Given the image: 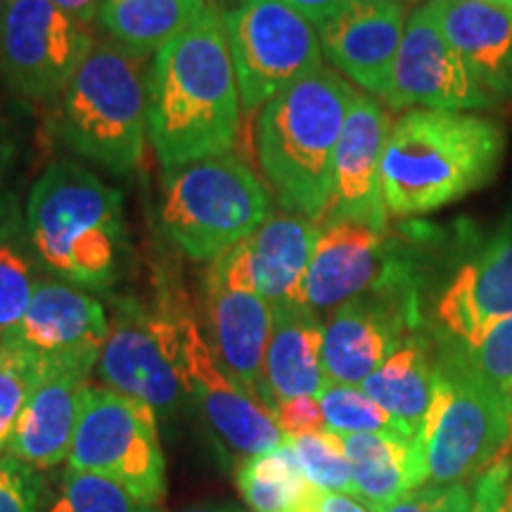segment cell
<instances>
[{
	"instance_id": "1",
	"label": "cell",
	"mask_w": 512,
	"mask_h": 512,
	"mask_svg": "<svg viewBox=\"0 0 512 512\" xmlns=\"http://www.w3.org/2000/svg\"><path fill=\"white\" fill-rule=\"evenodd\" d=\"M226 17L204 10L159 50L147 79V136L166 169L226 155L240 126Z\"/></svg>"
},
{
	"instance_id": "2",
	"label": "cell",
	"mask_w": 512,
	"mask_h": 512,
	"mask_svg": "<svg viewBox=\"0 0 512 512\" xmlns=\"http://www.w3.org/2000/svg\"><path fill=\"white\" fill-rule=\"evenodd\" d=\"M505 128L467 112L411 110L389 131L382 197L389 216H422L494 181L505 159Z\"/></svg>"
},
{
	"instance_id": "3",
	"label": "cell",
	"mask_w": 512,
	"mask_h": 512,
	"mask_svg": "<svg viewBox=\"0 0 512 512\" xmlns=\"http://www.w3.org/2000/svg\"><path fill=\"white\" fill-rule=\"evenodd\" d=\"M356 91L320 67L261 107L256 150L261 171L287 214L318 226L332 192V164Z\"/></svg>"
},
{
	"instance_id": "4",
	"label": "cell",
	"mask_w": 512,
	"mask_h": 512,
	"mask_svg": "<svg viewBox=\"0 0 512 512\" xmlns=\"http://www.w3.org/2000/svg\"><path fill=\"white\" fill-rule=\"evenodd\" d=\"M31 245L50 271L86 290H107L124 259L121 192L76 162H57L27 202Z\"/></svg>"
},
{
	"instance_id": "5",
	"label": "cell",
	"mask_w": 512,
	"mask_h": 512,
	"mask_svg": "<svg viewBox=\"0 0 512 512\" xmlns=\"http://www.w3.org/2000/svg\"><path fill=\"white\" fill-rule=\"evenodd\" d=\"M143 67L145 57L119 43H93L57 107V128L69 150L114 174L136 169L147 136Z\"/></svg>"
},
{
	"instance_id": "6",
	"label": "cell",
	"mask_w": 512,
	"mask_h": 512,
	"mask_svg": "<svg viewBox=\"0 0 512 512\" xmlns=\"http://www.w3.org/2000/svg\"><path fill=\"white\" fill-rule=\"evenodd\" d=\"M268 216L266 188L230 152L171 166L162 178L159 221L192 259H216L247 240Z\"/></svg>"
},
{
	"instance_id": "7",
	"label": "cell",
	"mask_w": 512,
	"mask_h": 512,
	"mask_svg": "<svg viewBox=\"0 0 512 512\" xmlns=\"http://www.w3.org/2000/svg\"><path fill=\"white\" fill-rule=\"evenodd\" d=\"M512 430V396L475 375L460 349L437 363L434 392L415 437L434 486L484 475Z\"/></svg>"
},
{
	"instance_id": "8",
	"label": "cell",
	"mask_w": 512,
	"mask_h": 512,
	"mask_svg": "<svg viewBox=\"0 0 512 512\" xmlns=\"http://www.w3.org/2000/svg\"><path fill=\"white\" fill-rule=\"evenodd\" d=\"M67 458L74 470L110 479L147 505L159 508L164 501L166 460L157 413L133 396L88 384Z\"/></svg>"
},
{
	"instance_id": "9",
	"label": "cell",
	"mask_w": 512,
	"mask_h": 512,
	"mask_svg": "<svg viewBox=\"0 0 512 512\" xmlns=\"http://www.w3.org/2000/svg\"><path fill=\"white\" fill-rule=\"evenodd\" d=\"M223 17L242 110L264 107L323 67L318 29L283 0H238Z\"/></svg>"
},
{
	"instance_id": "10",
	"label": "cell",
	"mask_w": 512,
	"mask_h": 512,
	"mask_svg": "<svg viewBox=\"0 0 512 512\" xmlns=\"http://www.w3.org/2000/svg\"><path fill=\"white\" fill-rule=\"evenodd\" d=\"M98 366L100 377L114 392L147 403L157 415L174 418L188 396L174 294L166 292L157 309H145L133 299L119 302Z\"/></svg>"
},
{
	"instance_id": "11",
	"label": "cell",
	"mask_w": 512,
	"mask_h": 512,
	"mask_svg": "<svg viewBox=\"0 0 512 512\" xmlns=\"http://www.w3.org/2000/svg\"><path fill=\"white\" fill-rule=\"evenodd\" d=\"M204 294H207L211 349L230 380L261 403L273 306L254 285L247 240L211 261L204 278Z\"/></svg>"
},
{
	"instance_id": "12",
	"label": "cell",
	"mask_w": 512,
	"mask_h": 512,
	"mask_svg": "<svg viewBox=\"0 0 512 512\" xmlns=\"http://www.w3.org/2000/svg\"><path fill=\"white\" fill-rule=\"evenodd\" d=\"M415 297L411 275L399 261H389L387 271L373 290L335 309L323 328V368L330 382L358 387L401 347L413 328Z\"/></svg>"
},
{
	"instance_id": "13",
	"label": "cell",
	"mask_w": 512,
	"mask_h": 512,
	"mask_svg": "<svg viewBox=\"0 0 512 512\" xmlns=\"http://www.w3.org/2000/svg\"><path fill=\"white\" fill-rule=\"evenodd\" d=\"M93 36L50 0H8L0 22V76L27 100L60 98Z\"/></svg>"
},
{
	"instance_id": "14",
	"label": "cell",
	"mask_w": 512,
	"mask_h": 512,
	"mask_svg": "<svg viewBox=\"0 0 512 512\" xmlns=\"http://www.w3.org/2000/svg\"><path fill=\"white\" fill-rule=\"evenodd\" d=\"M174 309L181 335L185 392L195 401L209 430L238 456L252 458L278 448L285 437L275 425L271 411L230 380L211 344L202 337L200 325L181 294H174Z\"/></svg>"
},
{
	"instance_id": "15",
	"label": "cell",
	"mask_w": 512,
	"mask_h": 512,
	"mask_svg": "<svg viewBox=\"0 0 512 512\" xmlns=\"http://www.w3.org/2000/svg\"><path fill=\"white\" fill-rule=\"evenodd\" d=\"M392 110L422 107V110L470 112L491 110L498 102L465 67L434 17L430 3L420 5L408 17L401 48L394 62L392 86L382 98Z\"/></svg>"
},
{
	"instance_id": "16",
	"label": "cell",
	"mask_w": 512,
	"mask_h": 512,
	"mask_svg": "<svg viewBox=\"0 0 512 512\" xmlns=\"http://www.w3.org/2000/svg\"><path fill=\"white\" fill-rule=\"evenodd\" d=\"M110 335V320L98 299L74 285L41 280L19 325L10 335L41 358L48 370L91 373Z\"/></svg>"
},
{
	"instance_id": "17",
	"label": "cell",
	"mask_w": 512,
	"mask_h": 512,
	"mask_svg": "<svg viewBox=\"0 0 512 512\" xmlns=\"http://www.w3.org/2000/svg\"><path fill=\"white\" fill-rule=\"evenodd\" d=\"M392 126L380 102L366 93L354 95L335 150L330 202L318 226L349 219L387 230L389 214L382 197V157Z\"/></svg>"
},
{
	"instance_id": "18",
	"label": "cell",
	"mask_w": 512,
	"mask_h": 512,
	"mask_svg": "<svg viewBox=\"0 0 512 512\" xmlns=\"http://www.w3.org/2000/svg\"><path fill=\"white\" fill-rule=\"evenodd\" d=\"M406 15L392 0H354L318 29L323 57L344 76L384 98L392 86Z\"/></svg>"
},
{
	"instance_id": "19",
	"label": "cell",
	"mask_w": 512,
	"mask_h": 512,
	"mask_svg": "<svg viewBox=\"0 0 512 512\" xmlns=\"http://www.w3.org/2000/svg\"><path fill=\"white\" fill-rule=\"evenodd\" d=\"M512 316V221L458 268L441 292L437 318L460 347H475L498 323Z\"/></svg>"
},
{
	"instance_id": "20",
	"label": "cell",
	"mask_w": 512,
	"mask_h": 512,
	"mask_svg": "<svg viewBox=\"0 0 512 512\" xmlns=\"http://www.w3.org/2000/svg\"><path fill=\"white\" fill-rule=\"evenodd\" d=\"M389 261L387 230L349 219L323 223L306 278V304L316 313L339 309L373 290Z\"/></svg>"
},
{
	"instance_id": "21",
	"label": "cell",
	"mask_w": 512,
	"mask_h": 512,
	"mask_svg": "<svg viewBox=\"0 0 512 512\" xmlns=\"http://www.w3.org/2000/svg\"><path fill=\"white\" fill-rule=\"evenodd\" d=\"M441 34L498 105L512 98V8L486 0H427Z\"/></svg>"
},
{
	"instance_id": "22",
	"label": "cell",
	"mask_w": 512,
	"mask_h": 512,
	"mask_svg": "<svg viewBox=\"0 0 512 512\" xmlns=\"http://www.w3.org/2000/svg\"><path fill=\"white\" fill-rule=\"evenodd\" d=\"M86 377L79 370H53L43 377L24 403L5 453L34 470L60 465L72 448Z\"/></svg>"
},
{
	"instance_id": "23",
	"label": "cell",
	"mask_w": 512,
	"mask_h": 512,
	"mask_svg": "<svg viewBox=\"0 0 512 512\" xmlns=\"http://www.w3.org/2000/svg\"><path fill=\"white\" fill-rule=\"evenodd\" d=\"M323 328L311 306H273L261 396L268 411L294 396H320L330 384L323 368Z\"/></svg>"
},
{
	"instance_id": "24",
	"label": "cell",
	"mask_w": 512,
	"mask_h": 512,
	"mask_svg": "<svg viewBox=\"0 0 512 512\" xmlns=\"http://www.w3.org/2000/svg\"><path fill=\"white\" fill-rule=\"evenodd\" d=\"M316 240V223L287 211L271 214L249 235L254 285L268 304H306V278Z\"/></svg>"
},
{
	"instance_id": "25",
	"label": "cell",
	"mask_w": 512,
	"mask_h": 512,
	"mask_svg": "<svg viewBox=\"0 0 512 512\" xmlns=\"http://www.w3.org/2000/svg\"><path fill=\"white\" fill-rule=\"evenodd\" d=\"M342 439L351 463L354 496L373 512L430 482L420 448L408 434H344Z\"/></svg>"
},
{
	"instance_id": "26",
	"label": "cell",
	"mask_w": 512,
	"mask_h": 512,
	"mask_svg": "<svg viewBox=\"0 0 512 512\" xmlns=\"http://www.w3.org/2000/svg\"><path fill=\"white\" fill-rule=\"evenodd\" d=\"M437 363L420 337H411L394 351L361 389L387 411L411 437H418L430 408Z\"/></svg>"
},
{
	"instance_id": "27",
	"label": "cell",
	"mask_w": 512,
	"mask_h": 512,
	"mask_svg": "<svg viewBox=\"0 0 512 512\" xmlns=\"http://www.w3.org/2000/svg\"><path fill=\"white\" fill-rule=\"evenodd\" d=\"M207 5V0H107L98 22L114 43L136 55L159 53Z\"/></svg>"
},
{
	"instance_id": "28",
	"label": "cell",
	"mask_w": 512,
	"mask_h": 512,
	"mask_svg": "<svg viewBox=\"0 0 512 512\" xmlns=\"http://www.w3.org/2000/svg\"><path fill=\"white\" fill-rule=\"evenodd\" d=\"M238 489L254 512L316 510L318 491L299 467L290 441L252 456L238 470Z\"/></svg>"
},
{
	"instance_id": "29",
	"label": "cell",
	"mask_w": 512,
	"mask_h": 512,
	"mask_svg": "<svg viewBox=\"0 0 512 512\" xmlns=\"http://www.w3.org/2000/svg\"><path fill=\"white\" fill-rule=\"evenodd\" d=\"M48 373L53 370L41 358L12 337H0V456L8 451L24 403Z\"/></svg>"
},
{
	"instance_id": "30",
	"label": "cell",
	"mask_w": 512,
	"mask_h": 512,
	"mask_svg": "<svg viewBox=\"0 0 512 512\" xmlns=\"http://www.w3.org/2000/svg\"><path fill=\"white\" fill-rule=\"evenodd\" d=\"M325 415V430L335 434H377L401 432L408 434L387 411H382L363 389L351 384L330 382L318 396ZM411 437V434H408ZM415 439V437H413Z\"/></svg>"
},
{
	"instance_id": "31",
	"label": "cell",
	"mask_w": 512,
	"mask_h": 512,
	"mask_svg": "<svg viewBox=\"0 0 512 512\" xmlns=\"http://www.w3.org/2000/svg\"><path fill=\"white\" fill-rule=\"evenodd\" d=\"M306 479L323 494H354L351 463L342 434L320 430L299 439H287Z\"/></svg>"
},
{
	"instance_id": "32",
	"label": "cell",
	"mask_w": 512,
	"mask_h": 512,
	"mask_svg": "<svg viewBox=\"0 0 512 512\" xmlns=\"http://www.w3.org/2000/svg\"><path fill=\"white\" fill-rule=\"evenodd\" d=\"M50 512H159L110 479L69 467L60 479V498Z\"/></svg>"
},
{
	"instance_id": "33",
	"label": "cell",
	"mask_w": 512,
	"mask_h": 512,
	"mask_svg": "<svg viewBox=\"0 0 512 512\" xmlns=\"http://www.w3.org/2000/svg\"><path fill=\"white\" fill-rule=\"evenodd\" d=\"M36 280L29 259L10 242H0V337L10 335L29 309Z\"/></svg>"
},
{
	"instance_id": "34",
	"label": "cell",
	"mask_w": 512,
	"mask_h": 512,
	"mask_svg": "<svg viewBox=\"0 0 512 512\" xmlns=\"http://www.w3.org/2000/svg\"><path fill=\"white\" fill-rule=\"evenodd\" d=\"M475 375L512 396V316L491 328L475 347H458Z\"/></svg>"
},
{
	"instance_id": "35",
	"label": "cell",
	"mask_w": 512,
	"mask_h": 512,
	"mask_svg": "<svg viewBox=\"0 0 512 512\" xmlns=\"http://www.w3.org/2000/svg\"><path fill=\"white\" fill-rule=\"evenodd\" d=\"M41 501V477L34 467L0 458V512H36Z\"/></svg>"
},
{
	"instance_id": "36",
	"label": "cell",
	"mask_w": 512,
	"mask_h": 512,
	"mask_svg": "<svg viewBox=\"0 0 512 512\" xmlns=\"http://www.w3.org/2000/svg\"><path fill=\"white\" fill-rule=\"evenodd\" d=\"M271 415L285 439H299L325 430V415L318 396H294V399L278 401Z\"/></svg>"
},
{
	"instance_id": "37",
	"label": "cell",
	"mask_w": 512,
	"mask_h": 512,
	"mask_svg": "<svg viewBox=\"0 0 512 512\" xmlns=\"http://www.w3.org/2000/svg\"><path fill=\"white\" fill-rule=\"evenodd\" d=\"M512 475V460L496 458L472 491V512H505V491Z\"/></svg>"
},
{
	"instance_id": "38",
	"label": "cell",
	"mask_w": 512,
	"mask_h": 512,
	"mask_svg": "<svg viewBox=\"0 0 512 512\" xmlns=\"http://www.w3.org/2000/svg\"><path fill=\"white\" fill-rule=\"evenodd\" d=\"M283 3L290 5L292 10L309 19L313 27L320 29L332 22L339 12L347 10L354 0H283Z\"/></svg>"
},
{
	"instance_id": "39",
	"label": "cell",
	"mask_w": 512,
	"mask_h": 512,
	"mask_svg": "<svg viewBox=\"0 0 512 512\" xmlns=\"http://www.w3.org/2000/svg\"><path fill=\"white\" fill-rule=\"evenodd\" d=\"M441 486H420V489L411 491L399 501H394L387 508L377 510V512H434L437 508V498H439Z\"/></svg>"
},
{
	"instance_id": "40",
	"label": "cell",
	"mask_w": 512,
	"mask_h": 512,
	"mask_svg": "<svg viewBox=\"0 0 512 512\" xmlns=\"http://www.w3.org/2000/svg\"><path fill=\"white\" fill-rule=\"evenodd\" d=\"M50 3L57 5L74 22H79L81 27H91L93 22L100 19V12L105 8L107 0H50Z\"/></svg>"
},
{
	"instance_id": "41",
	"label": "cell",
	"mask_w": 512,
	"mask_h": 512,
	"mask_svg": "<svg viewBox=\"0 0 512 512\" xmlns=\"http://www.w3.org/2000/svg\"><path fill=\"white\" fill-rule=\"evenodd\" d=\"M434 512H472V491L465 484L441 486Z\"/></svg>"
},
{
	"instance_id": "42",
	"label": "cell",
	"mask_w": 512,
	"mask_h": 512,
	"mask_svg": "<svg viewBox=\"0 0 512 512\" xmlns=\"http://www.w3.org/2000/svg\"><path fill=\"white\" fill-rule=\"evenodd\" d=\"M318 512H373L363 501L347 494H320Z\"/></svg>"
},
{
	"instance_id": "43",
	"label": "cell",
	"mask_w": 512,
	"mask_h": 512,
	"mask_svg": "<svg viewBox=\"0 0 512 512\" xmlns=\"http://www.w3.org/2000/svg\"><path fill=\"white\" fill-rule=\"evenodd\" d=\"M5 166H8V145L0 140V219L5 214Z\"/></svg>"
},
{
	"instance_id": "44",
	"label": "cell",
	"mask_w": 512,
	"mask_h": 512,
	"mask_svg": "<svg viewBox=\"0 0 512 512\" xmlns=\"http://www.w3.org/2000/svg\"><path fill=\"white\" fill-rule=\"evenodd\" d=\"M185 512H245V510H240L235 503H204Z\"/></svg>"
},
{
	"instance_id": "45",
	"label": "cell",
	"mask_w": 512,
	"mask_h": 512,
	"mask_svg": "<svg viewBox=\"0 0 512 512\" xmlns=\"http://www.w3.org/2000/svg\"><path fill=\"white\" fill-rule=\"evenodd\" d=\"M505 512H512V484H508V491H505Z\"/></svg>"
},
{
	"instance_id": "46",
	"label": "cell",
	"mask_w": 512,
	"mask_h": 512,
	"mask_svg": "<svg viewBox=\"0 0 512 512\" xmlns=\"http://www.w3.org/2000/svg\"><path fill=\"white\" fill-rule=\"evenodd\" d=\"M486 3H496V5H503V8H512V0H486Z\"/></svg>"
},
{
	"instance_id": "47",
	"label": "cell",
	"mask_w": 512,
	"mask_h": 512,
	"mask_svg": "<svg viewBox=\"0 0 512 512\" xmlns=\"http://www.w3.org/2000/svg\"><path fill=\"white\" fill-rule=\"evenodd\" d=\"M5 5H8V0H0V22H3V15H5Z\"/></svg>"
},
{
	"instance_id": "48",
	"label": "cell",
	"mask_w": 512,
	"mask_h": 512,
	"mask_svg": "<svg viewBox=\"0 0 512 512\" xmlns=\"http://www.w3.org/2000/svg\"><path fill=\"white\" fill-rule=\"evenodd\" d=\"M392 3H406V0H392Z\"/></svg>"
}]
</instances>
